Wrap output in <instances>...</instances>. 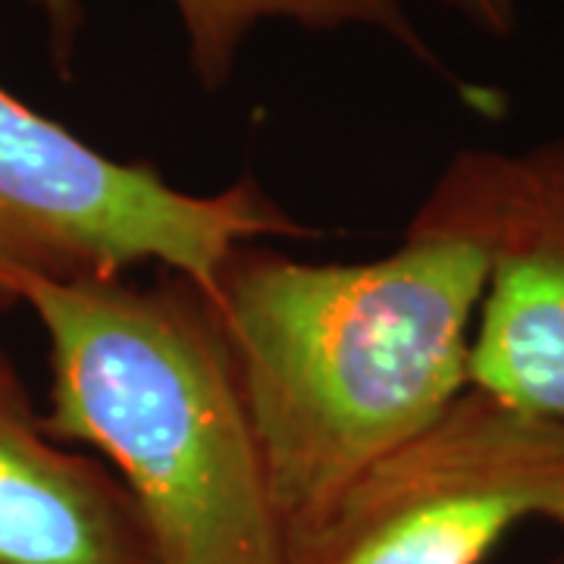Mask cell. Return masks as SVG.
I'll return each mask as SVG.
<instances>
[{
  "label": "cell",
  "instance_id": "obj_7",
  "mask_svg": "<svg viewBox=\"0 0 564 564\" xmlns=\"http://www.w3.org/2000/svg\"><path fill=\"white\" fill-rule=\"evenodd\" d=\"M47 22L51 57L63 79H69L76 41L85 25L82 0H29ZM188 41V63L202 88H223L248 35L267 20H292L302 29L333 32L343 25H370L395 39L417 61L443 69L440 57L417 35L414 22L402 10V0H173Z\"/></svg>",
  "mask_w": 564,
  "mask_h": 564
},
{
  "label": "cell",
  "instance_id": "obj_2",
  "mask_svg": "<svg viewBox=\"0 0 564 564\" xmlns=\"http://www.w3.org/2000/svg\"><path fill=\"white\" fill-rule=\"evenodd\" d=\"M51 343L57 443L107 458L163 564H285L276 502L210 299L163 270L151 285L0 276Z\"/></svg>",
  "mask_w": 564,
  "mask_h": 564
},
{
  "label": "cell",
  "instance_id": "obj_5",
  "mask_svg": "<svg viewBox=\"0 0 564 564\" xmlns=\"http://www.w3.org/2000/svg\"><path fill=\"white\" fill-rule=\"evenodd\" d=\"M417 214L489 254L470 386L564 421V135L524 151L464 148Z\"/></svg>",
  "mask_w": 564,
  "mask_h": 564
},
{
  "label": "cell",
  "instance_id": "obj_1",
  "mask_svg": "<svg viewBox=\"0 0 564 564\" xmlns=\"http://www.w3.org/2000/svg\"><path fill=\"white\" fill-rule=\"evenodd\" d=\"M489 254L414 214L377 261L311 263L239 245L207 295L261 445L285 552L367 467L470 389Z\"/></svg>",
  "mask_w": 564,
  "mask_h": 564
},
{
  "label": "cell",
  "instance_id": "obj_6",
  "mask_svg": "<svg viewBox=\"0 0 564 564\" xmlns=\"http://www.w3.org/2000/svg\"><path fill=\"white\" fill-rule=\"evenodd\" d=\"M0 564H163L120 477L47 433L3 348Z\"/></svg>",
  "mask_w": 564,
  "mask_h": 564
},
{
  "label": "cell",
  "instance_id": "obj_4",
  "mask_svg": "<svg viewBox=\"0 0 564 564\" xmlns=\"http://www.w3.org/2000/svg\"><path fill=\"white\" fill-rule=\"evenodd\" d=\"M524 521L564 527V421L470 386L367 467L285 564H484Z\"/></svg>",
  "mask_w": 564,
  "mask_h": 564
},
{
  "label": "cell",
  "instance_id": "obj_3",
  "mask_svg": "<svg viewBox=\"0 0 564 564\" xmlns=\"http://www.w3.org/2000/svg\"><path fill=\"white\" fill-rule=\"evenodd\" d=\"M270 236L311 239L317 229L251 176L192 195L151 163L113 161L0 85V276L117 280L161 263L210 295L220 263Z\"/></svg>",
  "mask_w": 564,
  "mask_h": 564
},
{
  "label": "cell",
  "instance_id": "obj_8",
  "mask_svg": "<svg viewBox=\"0 0 564 564\" xmlns=\"http://www.w3.org/2000/svg\"><path fill=\"white\" fill-rule=\"evenodd\" d=\"M462 13L489 39H511L518 32V0H440Z\"/></svg>",
  "mask_w": 564,
  "mask_h": 564
}]
</instances>
